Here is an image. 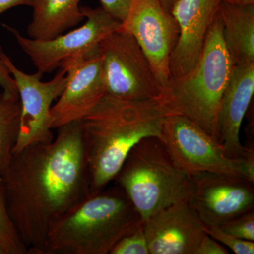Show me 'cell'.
Instances as JSON below:
<instances>
[{
  "mask_svg": "<svg viewBox=\"0 0 254 254\" xmlns=\"http://www.w3.org/2000/svg\"><path fill=\"white\" fill-rule=\"evenodd\" d=\"M0 254H28L10 217L5 198L2 176L0 175Z\"/></svg>",
  "mask_w": 254,
  "mask_h": 254,
  "instance_id": "cell-19",
  "label": "cell"
},
{
  "mask_svg": "<svg viewBox=\"0 0 254 254\" xmlns=\"http://www.w3.org/2000/svg\"><path fill=\"white\" fill-rule=\"evenodd\" d=\"M228 250L225 246L214 240L208 234L202 239L196 254H228Z\"/></svg>",
  "mask_w": 254,
  "mask_h": 254,
  "instance_id": "cell-25",
  "label": "cell"
},
{
  "mask_svg": "<svg viewBox=\"0 0 254 254\" xmlns=\"http://www.w3.org/2000/svg\"><path fill=\"white\" fill-rule=\"evenodd\" d=\"M193 190L189 203L205 225L220 226L254 208V182L210 173L191 175Z\"/></svg>",
  "mask_w": 254,
  "mask_h": 254,
  "instance_id": "cell-12",
  "label": "cell"
},
{
  "mask_svg": "<svg viewBox=\"0 0 254 254\" xmlns=\"http://www.w3.org/2000/svg\"><path fill=\"white\" fill-rule=\"evenodd\" d=\"M205 232L222 245L228 247L236 254H254V242L242 240L224 232L218 225H205Z\"/></svg>",
  "mask_w": 254,
  "mask_h": 254,
  "instance_id": "cell-20",
  "label": "cell"
},
{
  "mask_svg": "<svg viewBox=\"0 0 254 254\" xmlns=\"http://www.w3.org/2000/svg\"><path fill=\"white\" fill-rule=\"evenodd\" d=\"M21 103L0 93V175H4L12 156L20 128Z\"/></svg>",
  "mask_w": 254,
  "mask_h": 254,
  "instance_id": "cell-18",
  "label": "cell"
},
{
  "mask_svg": "<svg viewBox=\"0 0 254 254\" xmlns=\"http://www.w3.org/2000/svg\"><path fill=\"white\" fill-rule=\"evenodd\" d=\"M57 129L51 142L13 154L2 176L8 211L28 254H43L53 225L91 192L81 120Z\"/></svg>",
  "mask_w": 254,
  "mask_h": 254,
  "instance_id": "cell-1",
  "label": "cell"
},
{
  "mask_svg": "<svg viewBox=\"0 0 254 254\" xmlns=\"http://www.w3.org/2000/svg\"><path fill=\"white\" fill-rule=\"evenodd\" d=\"M81 0H36L27 28L29 38L49 40L75 27L84 20Z\"/></svg>",
  "mask_w": 254,
  "mask_h": 254,
  "instance_id": "cell-17",
  "label": "cell"
},
{
  "mask_svg": "<svg viewBox=\"0 0 254 254\" xmlns=\"http://www.w3.org/2000/svg\"><path fill=\"white\" fill-rule=\"evenodd\" d=\"M162 141L181 170L191 175L210 173L254 182V158H232L218 141L185 117L170 115L162 125Z\"/></svg>",
  "mask_w": 254,
  "mask_h": 254,
  "instance_id": "cell-6",
  "label": "cell"
},
{
  "mask_svg": "<svg viewBox=\"0 0 254 254\" xmlns=\"http://www.w3.org/2000/svg\"><path fill=\"white\" fill-rule=\"evenodd\" d=\"M114 181L142 222L177 202H189L193 190L192 176L177 167L156 137L141 140L130 150Z\"/></svg>",
  "mask_w": 254,
  "mask_h": 254,
  "instance_id": "cell-5",
  "label": "cell"
},
{
  "mask_svg": "<svg viewBox=\"0 0 254 254\" xmlns=\"http://www.w3.org/2000/svg\"><path fill=\"white\" fill-rule=\"evenodd\" d=\"M219 227L224 232L237 238L254 242V210L238 215Z\"/></svg>",
  "mask_w": 254,
  "mask_h": 254,
  "instance_id": "cell-21",
  "label": "cell"
},
{
  "mask_svg": "<svg viewBox=\"0 0 254 254\" xmlns=\"http://www.w3.org/2000/svg\"><path fill=\"white\" fill-rule=\"evenodd\" d=\"M142 223L121 187H105L90 192L53 225L43 254H110Z\"/></svg>",
  "mask_w": 254,
  "mask_h": 254,
  "instance_id": "cell-3",
  "label": "cell"
},
{
  "mask_svg": "<svg viewBox=\"0 0 254 254\" xmlns=\"http://www.w3.org/2000/svg\"><path fill=\"white\" fill-rule=\"evenodd\" d=\"M0 58L16 82L21 103L19 132L12 155L32 143L51 142L54 139L50 128L51 108L66 86V70L60 67L53 79L45 82L41 71L27 73L20 70L1 46Z\"/></svg>",
  "mask_w": 254,
  "mask_h": 254,
  "instance_id": "cell-9",
  "label": "cell"
},
{
  "mask_svg": "<svg viewBox=\"0 0 254 254\" xmlns=\"http://www.w3.org/2000/svg\"><path fill=\"white\" fill-rule=\"evenodd\" d=\"M0 86L5 94L15 99H19L17 87L14 78L11 76L9 68L0 58Z\"/></svg>",
  "mask_w": 254,
  "mask_h": 254,
  "instance_id": "cell-24",
  "label": "cell"
},
{
  "mask_svg": "<svg viewBox=\"0 0 254 254\" xmlns=\"http://www.w3.org/2000/svg\"><path fill=\"white\" fill-rule=\"evenodd\" d=\"M234 66L218 14L198 64L186 76L170 78L160 100L171 115L189 119L220 143L219 111Z\"/></svg>",
  "mask_w": 254,
  "mask_h": 254,
  "instance_id": "cell-4",
  "label": "cell"
},
{
  "mask_svg": "<svg viewBox=\"0 0 254 254\" xmlns=\"http://www.w3.org/2000/svg\"><path fill=\"white\" fill-rule=\"evenodd\" d=\"M110 254H150L142 224L136 230L123 237Z\"/></svg>",
  "mask_w": 254,
  "mask_h": 254,
  "instance_id": "cell-22",
  "label": "cell"
},
{
  "mask_svg": "<svg viewBox=\"0 0 254 254\" xmlns=\"http://www.w3.org/2000/svg\"><path fill=\"white\" fill-rule=\"evenodd\" d=\"M171 115L160 98L127 100L106 95L81 121L91 192L115 180L130 150L141 140L162 141V125Z\"/></svg>",
  "mask_w": 254,
  "mask_h": 254,
  "instance_id": "cell-2",
  "label": "cell"
},
{
  "mask_svg": "<svg viewBox=\"0 0 254 254\" xmlns=\"http://www.w3.org/2000/svg\"><path fill=\"white\" fill-rule=\"evenodd\" d=\"M86 21L81 27L49 40L23 36L7 24L4 28L14 36L21 50L41 72L52 73L65 60L88 54L96 49L103 38L121 27L122 22L103 8L81 7Z\"/></svg>",
  "mask_w": 254,
  "mask_h": 254,
  "instance_id": "cell-8",
  "label": "cell"
},
{
  "mask_svg": "<svg viewBox=\"0 0 254 254\" xmlns=\"http://www.w3.org/2000/svg\"><path fill=\"white\" fill-rule=\"evenodd\" d=\"M221 0H178L171 11L180 36L170 64L171 78L186 76L198 64Z\"/></svg>",
  "mask_w": 254,
  "mask_h": 254,
  "instance_id": "cell-14",
  "label": "cell"
},
{
  "mask_svg": "<svg viewBox=\"0 0 254 254\" xmlns=\"http://www.w3.org/2000/svg\"><path fill=\"white\" fill-rule=\"evenodd\" d=\"M254 93V63L235 65L218 115L220 144L232 158H254L240 141V128Z\"/></svg>",
  "mask_w": 254,
  "mask_h": 254,
  "instance_id": "cell-15",
  "label": "cell"
},
{
  "mask_svg": "<svg viewBox=\"0 0 254 254\" xmlns=\"http://www.w3.org/2000/svg\"><path fill=\"white\" fill-rule=\"evenodd\" d=\"M36 0H0V15L10 9L20 6L33 7Z\"/></svg>",
  "mask_w": 254,
  "mask_h": 254,
  "instance_id": "cell-26",
  "label": "cell"
},
{
  "mask_svg": "<svg viewBox=\"0 0 254 254\" xmlns=\"http://www.w3.org/2000/svg\"><path fill=\"white\" fill-rule=\"evenodd\" d=\"M221 1L235 4H254V0H221Z\"/></svg>",
  "mask_w": 254,
  "mask_h": 254,
  "instance_id": "cell-28",
  "label": "cell"
},
{
  "mask_svg": "<svg viewBox=\"0 0 254 254\" xmlns=\"http://www.w3.org/2000/svg\"><path fill=\"white\" fill-rule=\"evenodd\" d=\"M120 29L134 37L162 91L171 78L170 60L180 36L173 15L159 0H133Z\"/></svg>",
  "mask_w": 254,
  "mask_h": 254,
  "instance_id": "cell-10",
  "label": "cell"
},
{
  "mask_svg": "<svg viewBox=\"0 0 254 254\" xmlns=\"http://www.w3.org/2000/svg\"><path fill=\"white\" fill-rule=\"evenodd\" d=\"M165 10L171 13L174 5L178 0H159Z\"/></svg>",
  "mask_w": 254,
  "mask_h": 254,
  "instance_id": "cell-27",
  "label": "cell"
},
{
  "mask_svg": "<svg viewBox=\"0 0 254 254\" xmlns=\"http://www.w3.org/2000/svg\"><path fill=\"white\" fill-rule=\"evenodd\" d=\"M107 95L127 100L158 99L160 86L134 37L119 29L98 46Z\"/></svg>",
  "mask_w": 254,
  "mask_h": 254,
  "instance_id": "cell-7",
  "label": "cell"
},
{
  "mask_svg": "<svg viewBox=\"0 0 254 254\" xmlns=\"http://www.w3.org/2000/svg\"><path fill=\"white\" fill-rule=\"evenodd\" d=\"M225 46L235 65L254 63V4H235L220 1Z\"/></svg>",
  "mask_w": 254,
  "mask_h": 254,
  "instance_id": "cell-16",
  "label": "cell"
},
{
  "mask_svg": "<svg viewBox=\"0 0 254 254\" xmlns=\"http://www.w3.org/2000/svg\"><path fill=\"white\" fill-rule=\"evenodd\" d=\"M150 254H196L205 225L188 201L177 202L142 223Z\"/></svg>",
  "mask_w": 254,
  "mask_h": 254,
  "instance_id": "cell-13",
  "label": "cell"
},
{
  "mask_svg": "<svg viewBox=\"0 0 254 254\" xmlns=\"http://www.w3.org/2000/svg\"><path fill=\"white\" fill-rule=\"evenodd\" d=\"M67 82L51 108L50 128L79 121L107 95L98 47L91 53L65 60Z\"/></svg>",
  "mask_w": 254,
  "mask_h": 254,
  "instance_id": "cell-11",
  "label": "cell"
},
{
  "mask_svg": "<svg viewBox=\"0 0 254 254\" xmlns=\"http://www.w3.org/2000/svg\"><path fill=\"white\" fill-rule=\"evenodd\" d=\"M133 0H99L101 7L113 17L123 22Z\"/></svg>",
  "mask_w": 254,
  "mask_h": 254,
  "instance_id": "cell-23",
  "label": "cell"
}]
</instances>
